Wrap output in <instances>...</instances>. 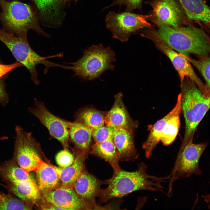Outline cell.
I'll list each match as a JSON object with an SVG mask.
<instances>
[{
	"instance_id": "1",
	"label": "cell",
	"mask_w": 210,
	"mask_h": 210,
	"mask_svg": "<svg viewBox=\"0 0 210 210\" xmlns=\"http://www.w3.org/2000/svg\"><path fill=\"white\" fill-rule=\"evenodd\" d=\"M147 168V166L141 162L134 171H127L121 168L113 171L111 177L106 180L107 186L102 189L99 196L100 201L106 203L136 191H163V187L160 183L169 181V176L160 177L150 175L146 172Z\"/></svg>"
},
{
	"instance_id": "2",
	"label": "cell",
	"mask_w": 210,
	"mask_h": 210,
	"mask_svg": "<svg viewBox=\"0 0 210 210\" xmlns=\"http://www.w3.org/2000/svg\"><path fill=\"white\" fill-rule=\"evenodd\" d=\"M0 21L4 31L27 38L28 31L32 29L40 35L50 37L40 26L38 11L35 7L17 0H0Z\"/></svg>"
},
{
	"instance_id": "3",
	"label": "cell",
	"mask_w": 210,
	"mask_h": 210,
	"mask_svg": "<svg viewBox=\"0 0 210 210\" xmlns=\"http://www.w3.org/2000/svg\"><path fill=\"white\" fill-rule=\"evenodd\" d=\"M156 31L162 40L180 54L198 56L209 55V37L202 29L192 26L174 28L168 26L158 27Z\"/></svg>"
},
{
	"instance_id": "4",
	"label": "cell",
	"mask_w": 210,
	"mask_h": 210,
	"mask_svg": "<svg viewBox=\"0 0 210 210\" xmlns=\"http://www.w3.org/2000/svg\"><path fill=\"white\" fill-rule=\"evenodd\" d=\"M181 103L185 129L181 146L193 141L197 127L210 108V98L205 96L188 77L181 82Z\"/></svg>"
},
{
	"instance_id": "5",
	"label": "cell",
	"mask_w": 210,
	"mask_h": 210,
	"mask_svg": "<svg viewBox=\"0 0 210 210\" xmlns=\"http://www.w3.org/2000/svg\"><path fill=\"white\" fill-rule=\"evenodd\" d=\"M115 52L110 47H105L102 44L92 45L85 49L82 57L77 61L68 63L70 70L84 81L99 78L108 70H113V63L116 60Z\"/></svg>"
},
{
	"instance_id": "6",
	"label": "cell",
	"mask_w": 210,
	"mask_h": 210,
	"mask_svg": "<svg viewBox=\"0 0 210 210\" xmlns=\"http://www.w3.org/2000/svg\"><path fill=\"white\" fill-rule=\"evenodd\" d=\"M0 40L9 49L17 61L25 66L29 71L31 79L36 85L40 82L38 78V73L36 66L42 64L46 66L44 73H46L50 67H60L62 68L63 66L51 62L47 59L61 57L62 53L48 57H42L37 53L29 45L27 38L16 36L8 32L3 29H0Z\"/></svg>"
},
{
	"instance_id": "7",
	"label": "cell",
	"mask_w": 210,
	"mask_h": 210,
	"mask_svg": "<svg viewBox=\"0 0 210 210\" xmlns=\"http://www.w3.org/2000/svg\"><path fill=\"white\" fill-rule=\"evenodd\" d=\"M208 146L204 142L199 144L188 142L181 146L175 162L169 175L167 196L172 195L174 183L181 178H188L192 175H201L202 171L199 166L200 158Z\"/></svg>"
},
{
	"instance_id": "8",
	"label": "cell",
	"mask_w": 210,
	"mask_h": 210,
	"mask_svg": "<svg viewBox=\"0 0 210 210\" xmlns=\"http://www.w3.org/2000/svg\"><path fill=\"white\" fill-rule=\"evenodd\" d=\"M140 35L151 40L156 47L169 58L178 73L181 82L185 77L188 78L195 83L205 96L210 97V91L195 73L189 61L166 43L156 31L153 28H146L141 31Z\"/></svg>"
},
{
	"instance_id": "9",
	"label": "cell",
	"mask_w": 210,
	"mask_h": 210,
	"mask_svg": "<svg viewBox=\"0 0 210 210\" xmlns=\"http://www.w3.org/2000/svg\"><path fill=\"white\" fill-rule=\"evenodd\" d=\"M148 15L132 12L110 11L105 22L106 28L111 32L113 38L122 42L127 41L131 35L141 29L152 28L153 26L147 20Z\"/></svg>"
},
{
	"instance_id": "10",
	"label": "cell",
	"mask_w": 210,
	"mask_h": 210,
	"mask_svg": "<svg viewBox=\"0 0 210 210\" xmlns=\"http://www.w3.org/2000/svg\"><path fill=\"white\" fill-rule=\"evenodd\" d=\"M14 159L26 172L34 171L43 161L40 157L38 144L31 133L19 126L15 128Z\"/></svg>"
},
{
	"instance_id": "11",
	"label": "cell",
	"mask_w": 210,
	"mask_h": 210,
	"mask_svg": "<svg viewBox=\"0 0 210 210\" xmlns=\"http://www.w3.org/2000/svg\"><path fill=\"white\" fill-rule=\"evenodd\" d=\"M146 3L152 9L148 19L158 27L168 26L178 28L190 24L178 0H153Z\"/></svg>"
},
{
	"instance_id": "12",
	"label": "cell",
	"mask_w": 210,
	"mask_h": 210,
	"mask_svg": "<svg viewBox=\"0 0 210 210\" xmlns=\"http://www.w3.org/2000/svg\"><path fill=\"white\" fill-rule=\"evenodd\" d=\"M28 111L46 127L51 136L59 141L65 148L68 147L70 122L54 115L40 101L35 100L34 106L29 108Z\"/></svg>"
},
{
	"instance_id": "13",
	"label": "cell",
	"mask_w": 210,
	"mask_h": 210,
	"mask_svg": "<svg viewBox=\"0 0 210 210\" xmlns=\"http://www.w3.org/2000/svg\"><path fill=\"white\" fill-rule=\"evenodd\" d=\"M46 202L62 210L94 209V207L79 197L73 188L63 187L41 192Z\"/></svg>"
},
{
	"instance_id": "14",
	"label": "cell",
	"mask_w": 210,
	"mask_h": 210,
	"mask_svg": "<svg viewBox=\"0 0 210 210\" xmlns=\"http://www.w3.org/2000/svg\"><path fill=\"white\" fill-rule=\"evenodd\" d=\"M104 184H106V180L98 179L83 168L74 188L78 196L92 205L95 209H102V206L97 204L95 198L99 197L102 189L101 186Z\"/></svg>"
},
{
	"instance_id": "15",
	"label": "cell",
	"mask_w": 210,
	"mask_h": 210,
	"mask_svg": "<svg viewBox=\"0 0 210 210\" xmlns=\"http://www.w3.org/2000/svg\"><path fill=\"white\" fill-rule=\"evenodd\" d=\"M38 10L39 20L45 26L60 27L65 16V4L63 0H33Z\"/></svg>"
},
{
	"instance_id": "16",
	"label": "cell",
	"mask_w": 210,
	"mask_h": 210,
	"mask_svg": "<svg viewBox=\"0 0 210 210\" xmlns=\"http://www.w3.org/2000/svg\"><path fill=\"white\" fill-rule=\"evenodd\" d=\"M105 124L114 128H123L132 132L137 126L128 114L123 101L121 92L115 96L113 106L106 115Z\"/></svg>"
},
{
	"instance_id": "17",
	"label": "cell",
	"mask_w": 210,
	"mask_h": 210,
	"mask_svg": "<svg viewBox=\"0 0 210 210\" xmlns=\"http://www.w3.org/2000/svg\"><path fill=\"white\" fill-rule=\"evenodd\" d=\"M113 140L120 161H133L139 157V154L135 146L133 132L123 128H115Z\"/></svg>"
},
{
	"instance_id": "18",
	"label": "cell",
	"mask_w": 210,
	"mask_h": 210,
	"mask_svg": "<svg viewBox=\"0 0 210 210\" xmlns=\"http://www.w3.org/2000/svg\"><path fill=\"white\" fill-rule=\"evenodd\" d=\"M182 111L181 95H178L176 104L174 108L166 115L158 121L152 126L147 140L142 146L145 152V157L150 159L158 143L160 141L163 131L168 120L173 116L180 114Z\"/></svg>"
},
{
	"instance_id": "19",
	"label": "cell",
	"mask_w": 210,
	"mask_h": 210,
	"mask_svg": "<svg viewBox=\"0 0 210 210\" xmlns=\"http://www.w3.org/2000/svg\"><path fill=\"white\" fill-rule=\"evenodd\" d=\"M6 183L9 191L31 208V206L37 203L41 198V192L35 180Z\"/></svg>"
},
{
	"instance_id": "20",
	"label": "cell",
	"mask_w": 210,
	"mask_h": 210,
	"mask_svg": "<svg viewBox=\"0 0 210 210\" xmlns=\"http://www.w3.org/2000/svg\"><path fill=\"white\" fill-rule=\"evenodd\" d=\"M92 129L77 122L70 123L69 139L78 150L86 155L90 150Z\"/></svg>"
},
{
	"instance_id": "21",
	"label": "cell",
	"mask_w": 210,
	"mask_h": 210,
	"mask_svg": "<svg viewBox=\"0 0 210 210\" xmlns=\"http://www.w3.org/2000/svg\"><path fill=\"white\" fill-rule=\"evenodd\" d=\"M86 155L80 152L70 166L62 168L53 166L62 182V187L73 188L74 184L84 168Z\"/></svg>"
},
{
	"instance_id": "22",
	"label": "cell",
	"mask_w": 210,
	"mask_h": 210,
	"mask_svg": "<svg viewBox=\"0 0 210 210\" xmlns=\"http://www.w3.org/2000/svg\"><path fill=\"white\" fill-rule=\"evenodd\" d=\"M90 152L93 155L108 162L113 171L121 168L119 165V155L113 139L95 143L91 146Z\"/></svg>"
},
{
	"instance_id": "23",
	"label": "cell",
	"mask_w": 210,
	"mask_h": 210,
	"mask_svg": "<svg viewBox=\"0 0 210 210\" xmlns=\"http://www.w3.org/2000/svg\"><path fill=\"white\" fill-rule=\"evenodd\" d=\"M188 19L202 22L209 27L210 9L202 0H178Z\"/></svg>"
},
{
	"instance_id": "24",
	"label": "cell",
	"mask_w": 210,
	"mask_h": 210,
	"mask_svg": "<svg viewBox=\"0 0 210 210\" xmlns=\"http://www.w3.org/2000/svg\"><path fill=\"white\" fill-rule=\"evenodd\" d=\"M35 172L36 183L41 192L59 188L60 180L53 166L43 161Z\"/></svg>"
},
{
	"instance_id": "25",
	"label": "cell",
	"mask_w": 210,
	"mask_h": 210,
	"mask_svg": "<svg viewBox=\"0 0 210 210\" xmlns=\"http://www.w3.org/2000/svg\"><path fill=\"white\" fill-rule=\"evenodd\" d=\"M0 177L6 183H12L35 180L32 175L20 167L14 159L0 164Z\"/></svg>"
},
{
	"instance_id": "26",
	"label": "cell",
	"mask_w": 210,
	"mask_h": 210,
	"mask_svg": "<svg viewBox=\"0 0 210 210\" xmlns=\"http://www.w3.org/2000/svg\"><path fill=\"white\" fill-rule=\"evenodd\" d=\"M105 116L103 112L93 107H82L76 113L74 121L93 129L104 125Z\"/></svg>"
},
{
	"instance_id": "27",
	"label": "cell",
	"mask_w": 210,
	"mask_h": 210,
	"mask_svg": "<svg viewBox=\"0 0 210 210\" xmlns=\"http://www.w3.org/2000/svg\"><path fill=\"white\" fill-rule=\"evenodd\" d=\"M180 114L173 116L167 122L160 140L164 145L168 146L175 139L180 126Z\"/></svg>"
},
{
	"instance_id": "28",
	"label": "cell",
	"mask_w": 210,
	"mask_h": 210,
	"mask_svg": "<svg viewBox=\"0 0 210 210\" xmlns=\"http://www.w3.org/2000/svg\"><path fill=\"white\" fill-rule=\"evenodd\" d=\"M199 71L204 78L208 89L210 91V57L209 55L198 56V60L190 56L182 55Z\"/></svg>"
},
{
	"instance_id": "29",
	"label": "cell",
	"mask_w": 210,
	"mask_h": 210,
	"mask_svg": "<svg viewBox=\"0 0 210 210\" xmlns=\"http://www.w3.org/2000/svg\"><path fill=\"white\" fill-rule=\"evenodd\" d=\"M31 208L17 197L0 192V210H29Z\"/></svg>"
},
{
	"instance_id": "30",
	"label": "cell",
	"mask_w": 210,
	"mask_h": 210,
	"mask_svg": "<svg viewBox=\"0 0 210 210\" xmlns=\"http://www.w3.org/2000/svg\"><path fill=\"white\" fill-rule=\"evenodd\" d=\"M114 128L106 125L92 129V137L95 143L113 139Z\"/></svg>"
},
{
	"instance_id": "31",
	"label": "cell",
	"mask_w": 210,
	"mask_h": 210,
	"mask_svg": "<svg viewBox=\"0 0 210 210\" xmlns=\"http://www.w3.org/2000/svg\"><path fill=\"white\" fill-rule=\"evenodd\" d=\"M143 0H113L112 3L103 8V10L112 6L118 5L120 7L123 5L126 7L125 11L132 12L136 9L142 11V3Z\"/></svg>"
},
{
	"instance_id": "32",
	"label": "cell",
	"mask_w": 210,
	"mask_h": 210,
	"mask_svg": "<svg viewBox=\"0 0 210 210\" xmlns=\"http://www.w3.org/2000/svg\"><path fill=\"white\" fill-rule=\"evenodd\" d=\"M55 159L57 164L62 168L71 165L74 160L73 155L66 148L58 153Z\"/></svg>"
},
{
	"instance_id": "33",
	"label": "cell",
	"mask_w": 210,
	"mask_h": 210,
	"mask_svg": "<svg viewBox=\"0 0 210 210\" xmlns=\"http://www.w3.org/2000/svg\"><path fill=\"white\" fill-rule=\"evenodd\" d=\"M22 66V64L18 61L10 64H0V78L13 69Z\"/></svg>"
},
{
	"instance_id": "34",
	"label": "cell",
	"mask_w": 210,
	"mask_h": 210,
	"mask_svg": "<svg viewBox=\"0 0 210 210\" xmlns=\"http://www.w3.org/2000/svg\"><path fill=\"white\" fill-rule=\"evenodd\" d=\"M9 98L5 90L4 84L2 79L0 78V104L5 106L8 102Z\"/></svg>"
},
{
	"instance_id": "35",
	"label": "cell",
	"mask_w": 210,
	"mask_h": 210,
	"mask_svg": "<svg viewBox=\"0 0 210 210\" xmlns=\"http://www.w3.org/2000/svg\"><path fill=\"white\" fill-rule=\"evenodd\" d=\"M64 3L65 4L66 3L69 2L71 1H74L75 2L79 0H63Z\"/></svg>"
},
{
	"instance_id": "36",
	"label": "cell",
	"mask_w": 210,
	"mask_h": 210,
	"mask_svg": "<svg viewBox=\"0 0 210 210\" xmlns=\"http://www.w3.org/2000/svg\"><path fill=\"white\" fill-rule=\"evenodd\" d=\"M30 0L31 1H32L33 2V0Z\"/></svg>"
}]
</instances>
